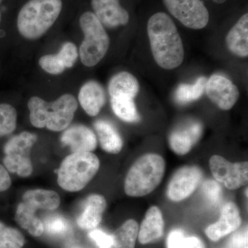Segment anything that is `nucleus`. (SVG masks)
<instances>
[{"label": "nucleus", "instance_id": "423d86ee", "mask_svg": "<svg viewBox=\"0 0 248 248\" xmlns=\"http://www.w3.org/2000/svg\"><path fill=\"white\" fill-rule=\"evenodd\" d=\"M84 39L79 48V58L84 66L97 65L107 53L110 39L100 21L92 12L84 13L79 19Z\"/></svg>", "mask_w": 248, "mask_h": 248}, {"label": "nucleus", "instance_id": "f8f14e48", "mask_svg": "<svg viewBox=\"0 0 248 248\" xmlns=\"http://www.w3.org/2000/svg\"><path fill=\"white\" fill-rule=\"evenodd\" d=\"M241 221V214L236 204L228 202L222 208L219 219L206 228L205 234L211 241H219L239 229Z\"/></svg>", "mask_w": 248, "mask_h": 248}, {"label": "nucleus", "instance_id": "c85d7f7f", "mask_svg": "<svg viewBox=\"0 0 248 248\" xmlns=\"http://www.w3.org/2000/svg\"><path fill=\"white\" fill-rule=\"evenodd\" d=\"M17 113L9 104H0V136L9 135L17 126Z\"/></svg>", "mask_w": 248, "mask_h": 248}, {"label": "nucleus", "instance_id": "6ab92c4d", "mask_svg": "<svg viewBox=\"0 0 248 248\" xmlns=\"http://www.w3.org/2000/svg\"><path fill=\"white\" fill-rule=\"evenodd\" d=\"M227 46L236 56L246 58L248 55V14L244 15L226 37Z\"/></svg>", "mask_w": 248, "mask_h": 248}, {"label": "nucleus", "instance_id": "f3484780", "mask_svg": "<svg viewBox=\"0 0 248 248\" xmlns=\"http://www.w3.org/2000/svg\"><path fill=\"white\" fill-rule=\"evenodd\" d=\"M78 99L85 112L89 116L94 117L99 113L105 104V91L97 81H89L81 86Z\"/></svg>", "mask_w": 248, "mask_h": 248}, {"label": "nucleus", "instance_id": "7c9ffc66", "mask_svg": "<svg viewBox=\"0 0 248 248\" xmlns=\"http://www.w3.org/2000/svg\"><path fill=\"white\" fill-rule=\"evenodd\" d=\"M59 58L63 62L66 68H72L78 60L79 53L78 48L73 43L66 42L62 45L59 53L57 54Z\"/></svg>", "mask_w": 248, "mask_h": 248}, {"label": "nucleus", "instance_id": "2f4dec72", "mask_svg": "<svg viewBox=\"0 0 248 248\" xmlns=\"http://www.w3.org/2000/svg\"><path fill=\"white\" fill-rule=\"evenodd\" d=\"M202 191L208 202L217 205L222 200V189L218 183L213 180H208L202 185Z\"/></svg>", "mask_w": 248, "mask_h": 248}, {"label": "nucleus", "instance_id": "a211bd4d", "mask_svg": "<svg viewBox=\"0 0 248 248\" xmlns=\"http://www.w3.org/2000/svg\"><path fill=\"white\" fill-rule=\"evenodd\" d=\"M164 221L161 210L157 206L148 209L138 232L140 244L146 245L159 240L164 234Z\"/></svg>", "mask_w": 248, "mask_h": 248}, {"label": "nucleus", "instance_id": "4c0bfd02", "mask_svg": "<svg viewBox=\"0 0 248 248\" xmlns=\"http://www.w3.org/2000/svg\"><path fill=\"white\" fill-rule=\"evenodd\" d=\"M248 248V247H246V248Z\"/></svg>", "mask_w": 248, "mask_h": 248}, {"label": "nucleus", "instance_id": "e433bc0d", "mask_svg": "<svg viewBox=\"0 0 248 248\" xmlns=\"http://www.w3.org/2000/svg\"><path fill=\"white\" fill-rule=\"evenodd\" d=\"M1 14H0V23H1Z\"/></svg>", "mask_w": 248, "mask_h": 248}, {"label": "nucleus", "instance_id": "c9c22d12", "mask_svg": "<svg viewBox=\"0 0 248 248\" xmlns=\"http://www.w3.org/2000/svg\"><path fill=\"white\" fill-rule=\"evenodd\" d=\"M213 1L217 3V4H223L226 0H213Z\"/></svg>", "mask_w": 248, "mask_h": 248}, {"label": "nucleus", "instance_id": "ddd939ff", "mask_svg": "<svg viewBox=\"0 0 248 248\" xmlns=\"http://www.w3.org/2000/svg\"><path fill=\"white\" fill-rule=\"evenodd\" d=\"M61 141L70 147L72 153H92L97 146V138L93 130L81 124L69 125L62 134Z\"/></svg>", "mask_w": 248, "mask_h": 248}, {"label": "nucleus", "instance_id": "39448f33", "mask_svg": "<svg viewBox=\"0 0 248 248\" xmlns=\"http://www.w3.org/2000/svg\"><path fill=\"white\" fill-rule=\"evenodd\" d=\"M99 166V158L93 153H72L58 170L59 186L68 192L82 190L97 174Z\"/></svg>", "mask_w": 248, "mask_h": 248}, {"label": "nucleus", "instance_id": "393cba45", "mask_svg": "<svg viewBox=\"0 0 248 248\" xmlns=\"http://www.w3.org/2000/svg\"><path fill=\"white\" fill-rule=\"evenodd\" d=\"M208 79L201 77L194 84H182L178 86L174 98L179 104H186L200 99L205 91Z\"/></svg>", "mask_w": 248, "mask_h": 248}, {"label": "nucleus", "instance_id": "473e14b6", "mask_svg": "<svg viewBox=\"0 0 248 248\" xmlns=\"http://www.w3.org/2000/svg\"><path fill=\"white\" fill-rule=\"evenodd\" d=\"M89 236L99 248H118L112 234H108L101 230H93Z\"/></svg>", "mask_w": 248, "mask_h": 248}, {"label": "nucleus", "instance_id": "aec40b11", "mask_svg": "<svg viewBox=\"0 0 248 248\" xmlns=\"http://www.w3.org/2000/svg\"><path fill=\"white\" fill-rule=\"evenodd\" d=\"M100 146L110 154H118L124 146L123 140L115 127L105 120H97L94 124Z\"/></svg>", "mask_w": 248, "mask_h": 248}, {"label": "nucleus", "instance_id": "7ed1b4c3", "mask_svg": "<svg viewBox=\"0 0 248 248\" xmlns=\"http://www.w3.org/2000/svg\"><path fill=\"white\" fill-rule=\"evenodd\" d=\"M62 0H29L17 16L19 33L28 40L45 35L61 14Z\"/></svg>", "mask_w": 248, "mask_h": 248}, {"label": "nucleus", "instance_id": "4be33fe9", "mask_svg": "<svg viewBox=\"0 0 248 248\" xmlns=\"http://www.w3.org/2000/svg\"><path fill=\"white\" fill-rule=\"evenodd\" d=\"M37 210L29 204L22 202L18 205L15 215V220L17 224L35 237L42 236L45 232L44 223L36 215Z\"/></svg>", "mask_w": 248, "mask_h": 248}, {"label": "nucleus", "instance_id": "1a4fd4ad", "mask_svg": "<svg viewBox=\"0 0 248 248\" xmlns=\"http://www.w3.org/2000/svg\"><path fill=\"white\" fill-rule=\"evenodd\" d=\"M210 168L215 179L229 190H237L247 185L248 163H231L219 155H213L210 159Z\"/></svg>", "mask_w": 248, "mask_h": 248}, {"label": "nucleus", "instance_id": "9b49d317", "mask_svg": "<svg viewBox=\"0 0 248 248\" xmlns=\"http://www.w3.org/2000/svg\"><path fill=\"white\" fill-rule=\"evenodd\" d=\"M205 91L209 99L221 110H228L234 107L239 97L236 86L225 77L214 75L207 81Z\"/></svg>", "mask_w": 248, "mask_h": 248}, {"label": "nucleus", "instance_id": "9d476101", "mask_svg": "<svg viewBox=\"0 0 248 248\" xmlns=\"http://www.w3.org/2000/svg\"><path fill=\"white\" fill-rule=\"evenodd\" d=\"M203 172L197 166H184L174 173L167 189V195L172 202H179L192 195L200 185Z\"/></svg>", "mask_w": 248, "mask_h": 248}, {"label": "nucleus", "instance_id": "0eeeda50", "mask_svg": "<svg viewBox=\"0 0 248 248\" xmlns=\"http://www.w3.org/2000/svg\"><path fill=\"white\" fill-rule=\"evenodd\" d=\"M37 140V135L27 131L10 139L4 148L5 156L3 162L6 169L21 177L31 176L33 168L30 153Z\"/></svg>", "mask_w": 248, "mask_h": 248}, {"label": "nucleus", "instance_id": "b1692460", "mask_svg": "<svg viewBox=\"0 0 248 248\" xmlns=\"http://www.w3.org/2000/svg\"><path fill=\"white\" fill-rule=\"evenodd\" d=\"M110 104L114 113L124 122L134 123L140 120L133 98L112 97Z\"/></svg>", "mask_w": 248, "mask_h": 248}, {"label": "nucleus", "instance_id": "4468645a", "mask_svg": "<svg viewBox=\"0 0 248 248\" xmlns=\"http://www.w3.org/2000/svg\"><path fill=\"white\" fill-rule=\"evenodd\" d=\"M94 14L104 27L115 28L129 22V14L119 0H92Z\"/></svg>", "mask_w": 248, "mask_h": 248}, {"label": "nucleus", "instance_id": "a878e982", "mask_svg": "<svg viewBox=\"0 0 248 248\" xmlns=\"http://www.w3.org/2000/svg\"><path fill=\"white\" fill-rule=\"evenodd\" d=\"M139 225L134 219L124 222L112 234L118 248H135L138 237Z\"/></svg>", "mask_w": 248, "mask_h": 248}, {"label": "nucleus", "instance_id": "dca6fc26", "mask_svg": "<svg viewBox=\"0 0 248 248\" xmlns=\"http://www.w3.org/2000/svg\"><path fill=\"white\" fill-rule=\"evenodd\" d=\"M107 203L102 195L93 194L85 200L82 212L78 218V224L84 230H93L99 226Z\"/></svg>", "mask_w": 248, "mask_h": 248}, {"label": "nucleus", "instance_id": "2eb2a0df", "mask_svg": "<svg viewBox=\"0 0 248 248\" xmlns=\"http://www.w3.org/2000/svg\"><path fill=\"white\" fill-rule=\"evenodd\" d=\"M202 131L203 127L200 122H191L176 128L170 135V147L177 155H186L200 140Z\"/></svg>", "mask_w": 248, "mask_h": 248}, {"label": "nucleus", "instance_id": "6e6552de", "mask_svg": "<svg viewBox=\"0 0 248 248\" xmlns=\"http://www.w3.org/2000/svg\"><path fill=\"white\" fill-rule=\"evenodd\" d=\"M170 13L189 29H203L209 21L208 9L201 0H163Z\"/></svg>", "mask_w": 248, "mask_h": 248}, {"label": "nucleus", "instance_id": "412c9836", "mask_svg": "<svg viewBox=\"0 0 248 248\" xmlns=\"http://www.w3.org/2000/svg\"><path fill=\"white\" fill-rule=\"evenodd\" d=\"M140 91L138 79L131 73L121 72L112 77L108 84L110 97H126L135 98Z\"/></svg>", "mask_w": 248, "mask_h": 248}, {"label": "nucleus", "instance_id": "cd10ccee", "mask_svg": "<svg viewBox=\"0 0 248 248\" xmlns=\"http://www.w3.org/2000/svg\"><path fill=\"white\" fill-rule=\"evenodd\" d=\"M24 244L25 238L20 231L0 221V248H22Z\"/></svg>", "mask_w": 248, "mask_h": 248}, {"label": "nucleus", "instance_id": "5701e85b", "mask_svg": "<svg viewBox=\"0 0 248 248\" xmlns=\"http://www.w3.org/2000/svg\"><path fill=\"white\" fill-rule=\"evenodd\" d=\"M22 200L36 210H55L61 203L58 192L44 189L28 190L23 195Z\"/></svg>", "mask_w": 248, "mask_h": 248}, {"label": "nucleus", "instance_id": "c756f323", "mask_svg": "<svg viewBox=\"0 0 248 248\" xmlns=\"http://www.w3.org/2000/svg\"><path fill=\"white\" fill-rule=\"evenodd\" d=\"M39 64L44 71L51 75L61 74L66 68L57 55H44L39 60Z\"/></svg>", "mask_w": 248, "mask_h": 248}, {"label": "nucleus", "instance_id": "f257e3e1", "mask_svg": "<svg viewBox=\"0 0 248 248\" xmlns=\"http://www.w3.org/2000/svg\"><path fill=\"white\" fill-rule=\"evenodd\" d=\"M147 30L156 63L167 70L180 66L184 59V45L172 19L165 13L155 14L150 17Z\"/></svg>", "mask_w": 248, "mask_h": 248}, {"label": "nucleus", "instance_id": "f03ea898", "mask_svg": "<svg viewBox=\"0 0 248 248\" xmlns=\"http://www.w3.org/2000/svg\"><path fill=\"white\" fill-rule=\"evenodd\" d=\"M31 123L37 128H46L54 132L66 130L74 118L78 101L71 94H64L53 102L32 97L28 102Z\"/></svg>", "mask_w": 248, "mask_h": 248}, {"label": "nucleus", "instance_id": "20e7f679", "mask_svg": "<svg viewBox=\"0 0 248 248\" xmlns=\"http://www.w3.org/2000/svg\"><path fill=\"white\" fill-rule=\"evenodd\" d=\"M166 163L159 155L148 153L133 164L124 182V190L130 197H141L151 193L164 177Z\"/></svg>", "mask_w": 248, "mask_h": 248}, {"label": "nucleus", "instance_id": "bb28decb", "mask_svg": "<svg viewBox=\"0 0 248 248\" xmlns=\"http://www.w3.org/2000/svg\"><path fill=\"white\" fill-rule=\"evenodd\" d=\"M167 248H205L203 241L195 236H187L182 230H173L167 238Z\"/></svg>", "mask_w": 248, "mask_h": 248}, {"label": "nucleus", "instance_id": "f704fd0d", "mask_svg": "<svg viewBox=\"0 0 248 248\" xmlns=\"http://www.w3.org/2000/svg\"><path fill=\"white\" fill-rule=\"evenodd\" d=\"M11 179L7 170L0 164V192L7 190L11 187Z\"/></svg>", "mask_w": 248, "mask_h": 248}, {"label": "nucleus", "instance_id": "72a5a7b5", "mask_svg": "<svg viewBox=\"0 0 248 248\" xmlns=\"http://www.w3.org/2000/svg\"><path fill=\"white\" fill-rule=\"evenodd\" d=\"M46 226L48 232L54 234L63 232L67 229L66 221L60 217H54L49 218Z\"/></svg>", "mask_w": 248, "mask_h": 248}]
</instances>
